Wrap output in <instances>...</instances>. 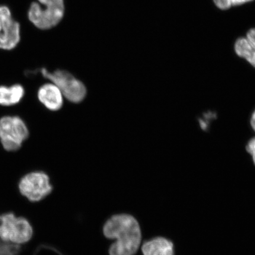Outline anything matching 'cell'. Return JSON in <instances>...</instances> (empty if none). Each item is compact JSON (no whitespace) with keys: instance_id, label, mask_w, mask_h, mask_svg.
<instances>
[{"instance_id":"9a60e30c","label":"cell","mask_w":255,"mask_h":255,"mask_svg":"<svg viewBox=\"0 0 255 255\" xmlns=\"http://www.w3.org/2000/svg\"><path fill=\"white\" fill-rule=\"evenodd\" d=\"M251 126L254 131L255 132V110L254 111L253 114H252L251 118Z\"/></svg>"},{"instance_id":"8fae6325","label":"cell","mask_w":255,"mask_h":255,"mask_svg":"<svg viewBox=\"0 0 255 255\" xmlns=\"http://www.w3.org/2000/svg\"><path fill=\"white\" fill-rule=\"evenodd\" d=\"M24 95V89L21 85L16 84L11 87H0V105L11 106L21 101Z\"/></svg>"},{"instance_id":"5bb4252c","label":"cell","mask_w":255,"mask_h":255,"mask_svg":"<svg viewBox=\"0 0 255 255\" xmlns=\"http://www.w3.org/2000/svg\"><path fill=\"white\" fill-rule=\"evenodd\" d=\"M247 152L253 157L254 163L255 165V137L251 138L246 146Z\"/></svg>"},{"instance_id":"6da1fadb","label":"cell","mask_w":255,"mask_h":255,"mask_svg":"<svg viewBox=\"0 0 255 255\" xmlns=\"http://www.w3.org/2000/svg\"><path fill=\"white\" fill-rule=\"evenodd\" d=\"M104 234L108 239H117L110 247V255H134L141 245L139 223L129 215L112 217L104 225Z\"/></svg>"},{"instance_id":"3957f363","label":"cell","mask_w":255,"mask_h":255,"mask_svg":"<svg viewBox=\"0 0 255 255\" xmlns=\"http://www.w3.org/2000/svg\"><path fill=\"white\" fill-rule=\"evenodd\" d=\"M32 3L28 18L35 26L47 30L55 27L64 14L63 0H37Z\"/></svg>"},{"instance_id":"4fadbf2b","label":"cell","mask_w":255,"mask_h":255,"mask_svg":"<svg viewBox=\"0 0 255 255\" xmlns=\"http://www.w3.org/2000/svg\"><path fill=\"white\" fill-rule=\"evenodd\" d=\"M215 4L219 8L227 9L232 6H236L245 4L254 0H213Z\"/></svg>"},{"instance_id":"8992f818","label":"cell","mask_w":255,"mask_h":255,"mask_svg":"<svg viewBox=\"0 0 255 255\" xmlns=\"http://www.w3.org/2000/svg\"><path fill=\"white\" fill-rule=\"evenodd\" d=\"M19 192L31 202L45 199L53 187L48 175L43 171H33L24 175L19 180Z\"/></svg>"},{"instance_id":"30bf717a","label":"cell","mask_w":255,"mask_h":255,"mask_svg":"<svg viewBox=\"0 0 255 255\" xmlns=\"http://www.w3.org/2000/svg\"><path fill=\"white\" fill-rule=\"evenodd\" d=\"M142 251L143 255H174L173 244L162 237L145 242L142 245Z\"/></svg>"},{"instance_id":"9c48e42d","label":"cell","mask_w":255,"mask_h":255,"mask_svg":"<svg viewBox=\"0 0 255 255\" xmlns=\"http://www.w3.org/2000/svg\"><path fill=\"white\" fill-rule=\"evenodd\" d=\"M235 51L238 56L255 68V28L249 31L246 37L239 38L236 41Z\"/></svg>"},{"instance_id":"52a82bcc","label":"cell","mask_w":255,"mask_h":255,"mask_svg":"<svg viewBox=\"0 0 255 255\" xmlns=\"http://www.w3.org/2000/svg\"><path fill=\"white\" fill-rule=\"evenodd\" d=\"M20 24L12 18L9 9L0 5V49L9 50L20 40Z\"/></svg>"},{"instance_id":"7c38bea8","label":"cell","mask_w":255,"mask_h":255,"mask_svg":"<svg viewBox=\"0 0 255 255\" xmlns=\"http://www.w3.org/2000/svg\"><path fill=\"white\" fill-rule=\"evenodd\" d=\"M21 250L20 245L6 243L0 239V255H19Z\"/></svg>"},{"instance_id":"277c9868","label":"cell","mask_w":255,"mask_h":255,"mask_svg":"<svg viewBox=\"0 0 255 255\" xmlns=\"http://www.w3.org/2000/svg\"><path fill=\"white\" fill-rule=\"evenodd\" d=\"M44 78L50 80L58 88L64 97L71 103H81L87 96V90L83 83L71 73L63 70L50 72L45 68L39 70Z\"/></svg>"},{"instance_id":"5b68a950","label":"cell","mask_w":255,"mask_h":255,"mask_svg":"<svg viewBox=\"0 0 255 255\" xmlns=\"http://www.w3.org/2000/svg\"><path fill=\"white\" fill-rule=\"evenodd\" d=\"M28 133L26 125L20 117L5 116L0 119V141L6 151L20 149Z\"/></svg>"},{"instance_id":"ba28073f","label":"cell","mask_w":255,"mask_h":255,"mask_svg":"<svg viewBox=\"0 0 255 255\" xmlns=\"http://www.w3.org/2000/svg\"><path fill=\"white\" fill-rule=\"evenodd\" d=\"M38 99L47 109L57 111L61 109L63 104V95L55 84H44L39 88Z\"/></svg>"},{"instance_id":"7a4b0ae2","label":"cell","mask_w":255,"mask_h":255,"mask_svg":"<svg viewBox=\"0 0 255 255\" xmlns=\"http://www.w3.org/2000/svg\"><path fill=\"white\" fill-rule=\"evenodd\" d=\"M33 236V227L27 219L11 212L0 215V239L3 242L21 246L29 242Z\"/></svg>"}]
</instances>
